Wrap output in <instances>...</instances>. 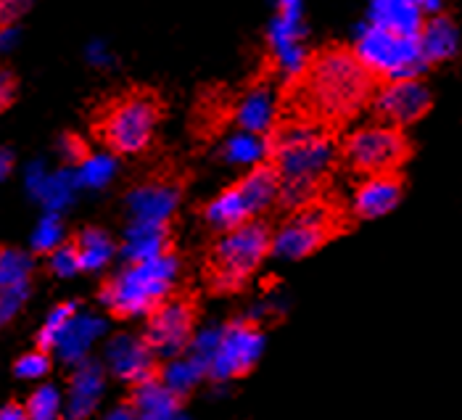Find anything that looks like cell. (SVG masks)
<instances>
[{"label": "cell", "instance_id": "obj_16", "mask_svg": "<svg viewBox=\"0 0 462 420\" xmlns=\"http://www.w3.org/2000/svg\"><path fill=\"white\" fill-rule=\"evenodd\" d=\"M367 27L383 30L389 35L418 40L426 24V14L415 0H381L367 8Z\"/></svg>", "mask_w": 462, "mask_h": 420}, {"label": "cell", "instance_id": "obj_8", "mask_svg": "<svg viewBox=\"0 0 462 420\" xmlns=\"http://www.w3.org/2000/svg\"><path fill=\"white\" fill-rule=\"evenodd\" d=\"M355 56L375 79H386V82L418 79V74L426 70L418 40L389 35L375 27H365L359 33Z\"/></svg>", "mask_w": 462, "mask_h": 420}, {"label": "cell", "instance_id": "obj_20", "mask_svg": "<svg viewBox=\"0 0 462 420\" xmlns=\"http://www.w3.org/2000/svg\"><path fill=\"white\" fill-rule=\"evenodd\" d=\"M246 210H249V217H256L262 211L273 210L278 204V193H281V182H278V175L275 170L262 162L251 170L249 175H244L238 182H236Z\"/></svg>", "mask_w": 462, "mask_h": 420}, {"label": "cell", "instance_id": "obj_5", "mask_svg": "<svg viewBox=\"0 0 462 420\" xmlns=\"http://www.w3.org/2000/svg\"><path fill=\"white\" fill-rule=\"evenodd\" d=\"M273 244L267 222L249 219L236 230L222 233L207 254V283L214 294H236L264 262Z\"/></svg>", "mask_w": 462, "mask_h": 420}, {"label": "cell", "instance_id": "obj_18", "mask_svg": "<svg viewBox=\"0 0 462 420\" xmlns=\"http://www.w3.org/2000/svg\"><path fill=\"white\" fill-rule=\"evenodd\" d=\"M27 188L32 191L37 201L51 210L48 214H56L59 210H64L74 199V191L79 188L77 185V177L69 170H61L56 175H48L40 164H32L27 170Z\"/></svg>", "mask_w": 462, "mask_h": 420}, {"label": "cell", "instance_id": "obj_19", "mask_svg": "<svg viewBox=\"0 0 462 420\" xmlns=\"http://www.w3.org/2000/svg\"><path fill=\"white\" fill-rule=\"evenodd\" d=\"M106 333V320L96 315H74L61 339L56 341L53 351L67 362V365H79L85 362L88 350L98 341V336Z\"/></svg>", "mask_w": 462, "mask_h": 420}, {"label": "cell", "instance_id": "obj_17", "mask_svg": "<svg viewBox=\"0 0 462 420\" xmlns=\"http://www.w3.org/2000/svg\"><path fill=\"white\" fill-rule=\"evenodd\" d=\"M104 386H106V373L98 362L85 359L77 365V370L71 373L69 384V405L67 413L61 415L64 420H85L90 418L104 397Z\"/></svg>", "mask_w": 462, "mask_h": 420}, {"label": "cell", "instance_id": "obj_11", "mask_svg": "<svg viewBox=\"0 0 462 420\" xmlns=\"http://www.w3.org/2000/svg\"><path fill=\"white\" fill-rule=\"evenodd\" d=\"M370 104L386 127L402 130L404 125H412L426 117L433 106V96L420 79H393L375 88Z\"/></svg>", "mask_w": 462, "mask_h": 420}, {"label": "cell", "instance_id": "obj_32", "mask_svg": "<svg viewBox=\"0 0 462 420\" xmlns=\"http://www.w3.org/2000/svg\"><path fill=\"white\" fill-rule=\"evenodd\" d=\"M48 370H51V354H45V351L40 350L27 351V354L19 357L16 365H14L16 378H27V381H35V378L48 376Z\"/></svg>", "mask_w": 462, "mask_h": 420}, {"label": "cell", "instance_id": "obj_24", "mask_svg": "<svg viewBox=\"0 0 462 420\" xmlns=\"http://www.w3.org/2000/svg\"><path fill=\"white\" fill-rule=\"evenodd\" d=\"M71 244H74V251H77L79 270H90V273L104 270L108 259L114 257V241L101 228H85Z\"/></svg>", "mask_w": 462, "mask_h": 420}, {"label": "cell", "instance_id": "obj_28", "mask_svg": "<svg viewBox=\"0 0 462 420\" xmlns=\"http://www.w3.org/2000/svg\"><path fill=\"white\" fill-rule=\"evenodd\" d=\"M74 315H77V304L74 302H64V304L53 307L48 313V320L42 322L40 333H37V350L51 354L53 347H56V341L61 339V333L67 331V325L74 320Z\"/></svg>", "mask_w": 462, "mask_h": 420}, {"label": "cell", "instance_id": "obj_25", "mask_svg": "<svg viewBox=\"0 0 462 420\" xmlns=\"http://www.w3.org/2000/svg\"><path fill=\"white\" fill-rule=\"evenodd\" d=\"M201 378H207L204 368L199 362H193L190 357H180V359H172L170 365H164L159 370V381L167 386L180 402L199 386Z\"/></svg>", "mask_w": 462, "mask_h": 420}, {"label": "cell", "instance_id": "obj_34", "mask_svg": "<svg viewBox=\"0 0 462 420\" xmlns=\"http://www.w3.org/2000/svg\"><path fill=\"white\" fill-rule=\"evenodd\" d=\"M53 275L59 278H69L79 270V262H77V251H74V244L71 241H64L59 248L51 251V259H48Z\"/></svg>", "mask_w": 462, "mask_h": 420}, {"label": "cell", "instance_id": "obj_15", "mask_svg": "<svg viewBox=\"0 0 462 420\" xmlns=\"http://www.w3.org/2000/svg\"><path fill=\"white\" fill-rule=\"evenodd\" d=\"M402 191H404V180H402L399 173L362 177V182L356 185L355 191L352 214H355L356 219L383 217V214H389L402 201Z\"/></svg>", "mask_w": 462, "mask_h": 420}, {"label": "cell", "instance_id": "obj_2", "mask_svg": "<svg viewBox=\"0 0 462 420\" xmlns=\"http://www.w3.org/2000/svg\"><path fill=\"white\" fill-rule=\"evenodd\" d=\"M264 143L267 164L281 182L278 204L283 210H301L322 199V191L338 164L336 133L296 119H278Z\"/></svg>", "mask_w": 462, "mask_h": 420}, {"label": "cell", "instance_id": "obj_10", "mask_svg": "<svg viewBox=\"0 0 462 420\" xmlns=\"http://www.w3.org/2000/svg\"><path fill=\"white\" fill-rule=\"evenodd\" d=\"M193 322H196V299L190 294L167 299L148 315L143 344L156 359L178 357L193 336Z\"/></svg>", "mask_w": 462, "mask_h": 420}, {"label": "cell", "instance_id": "obj_31", "mask_svg": "<svg viewBox=\"0 0 462 420\" xmlns=\"http://www.w3.org/2000/svg\"><path fill=\"white\" fill-rule=\"evenodd\" d=\"M61 244H64V225H61L59 214H45L32 233V248L40 254H48Z\"/></svg>", "mask_w": 462, "mask_h": 420}, {"label": "cell", "instance_id": "obj_22", "mask_svg": "<svg viewBox=\"0 0 462 420\" xmlns=\"http://www.w3.org/2000/svg\"><path fill=\"white\" fill-rule=\"evenodd\" d=\"M141 420H170L180 413V399L156 378L133 386L130 402H127Z\"/></svg>", "mask_w": 462, "mask_h": 420}, {"label": "cell", "instance_id": "obj_3", "mask_svg": "<svg viewBox=\"0 0 462 420\" xmlns=\"http://www.w3.org/2000/svg\"><path fill=\"white\" fill-rule=\"evenodd\" d=\"M180 273V259L175 251H167L148 262H133L114 278L101 285V304L114 317L151 315L162 302L170 299Z\"/></svg>", "mask_w": 462, "mask_h": 420}, {"label": "cell", "instance_id": "obj_38", "mask_svg": "<svg viewBox=\"0 0 462 420\" xmlns=\"http://www.w3.org/2000/svg\"><path fill=\"white\" fill-rule=\"evenodd\" d=\"M106 420H141L138 418V413L125 402V405H119V407H114L111 413L106 415Z\"/></svg>", "mask_w": 462, "mask_h": 420}, {"label": "cell", "instance_id": "obj_13", "mask_svg": "<svg viewBox=\"0 0 462 420\" xmlns=\"http://www.w3.org/2000/svg\"><path fill=\"white\" fill-rule=\"evenodd\" d=\"M106 362L119 381L133 386L159 376V359L143 344V339H135L130 333H119L111 339V344L106 347Z\"/></svg>", "mask_w": 462, "mask_h": 420}, {"label": "cell", "instance_id": "obj_29", "mask_svg": "<svg viewBox=\"0 0 462 420\" xmlns=\"http://www.w3.org/2000/svg\"><path fill=\"white\" fill-rule=\"evenodd\" d=\"M116 173V162L108 154H90L74 173L79 188H104Z\"/></svg>", "mask_w": 462, "mask_h": 420}, {"label": "cell", "instance_id": "obj_26", "mask_svg": "<svg viewBox=\"0 0 462 420\" xmlns=\"http://www.w3.org/2000/svg\"><path fill=\"white\" fill-rule=\"evenodd\" d=\"M32 270H35V262H32V257L27 251L0 246V288L30 283Z\"/></svg>", "mask_w": 462, "mask_h": 420}, {"label": "cell", "instance_id": "obj_39", "mask_svg": "<svg viewBox=\"0 0 462 420\" xmlns=\"http://www.w3.org/2000/svg\"><path fill=\"white\" fill-rule=\"evenodd\" d=\"M11 170H14V154L0 148V180H5V177L11 175Z\"/></svg>", "mask_w": 462, "mask_h": 420}, {"label": "cell", "instance_id": "obj_35", "mask_svg": "<svg viewBox=\"0 0 462 420\" xmlns=\"http://www.w3.org/2000/svg\"><path fill=\"white\" fill-rule=\"evenodd\" d=\"M61 154L67 159V164H82L90 154H88V145L77 135H64L61 138Z\"/></svg>", "mask_w": 462, "mask_h": 420}, {"label": "cell", "instance_id": "obj_36", "mask_svg": "<svg viewBox=\"0 0 462 420\" xmlns=\"http://www.w3.org/2000/svg\"><path fill=\"white\" fill-rule=\"evenodd\" d=\"M14 96H16V79H14V74L0 70V111L14 101Z\"/></svg>", "mask_w": 462, "mask_h": 420}, {"label": "cell", "instance_id": "obj_21", "mask_svg": "<svg viewBox=\"0 0 462 420\" xmlns=\"http://www.w3.org/2000/svg\"><path fill=\"white\" fill-rule=\"evenodd\" d=\"M457 27L449 16L439 14V16H430L426 19L420 35H418V48H420V56H423V64H441L447 59H452L457 53Z\"/></svg>", "mask_w": 462, "mask_h": 420}, {"label": "cell", "instance_id": "obj_23", "mask_svg": "<svg viewBox=\"0 0 462 420\" xmlns=\"http://www.w3.org/2000/svg\"><path fill=\"white\" fill-rule=\"evenodd\" d=\"M201 217L207 219V225L217 228L219 233H227V230H236L241 228L244 222H249V210L238 193L236 185H230L227 191H222L217 199H212L204 210H201Z\"/></svg>", "mask_w": 462, "mask_h": 420}, {"label": "cell", "instance_id": "obj_9", "mask_svg": "<svg viewBox=\"0 0 462 420\" xmlns=\"http://www.w3.org/2000/svg\"><path fill=\"white\" fill-rule=\"evenodd\" d=\"M264 350V336L254 320H233L219 328V344L207 376L212 381H230L246 376Z\"/></svg>", "mask_w": 462, "mask_h": 420}, {"label": "cell", "instance_id": "obj_7", "mask_svg": "<svg viewBox=\"0 0 462 420\" xmlns=\"http://www.w3.org/2000/svg\"><path fill=\"white\" fill-rule=\"evenodd\" d=\"M412 145L402 130L386 125L362 127L338 143V162L359 177L392 175L410 159Z\"/></svg>", "mask_w": 462, "mask_h": 420}, {"label": "cell", "instance_id": "obj_14", "mask_svg": "<svg viewBox=\"0 0 462 420\" xmlns=\"http://www.w3.org/2000/svg\"><path fill=\"white\" fill-rule=\"evenodd\" d=\"M278 98L281 96L273 93V85L259 79V82L251 85L246 93L238 96V101L230 108V119L238 125L241 133L262 138L278 122Z\"/></svg>", "mask_w": 462, "mask_h": 420}, {"label": "cell", "instance_id": "obj_27", "mask_svg": "<svg viewBox=\"0 0 462 420\" xmlns=\"http://www.w3.org/2000/svg\"><path fill=\"white\" fill-rule=\"evenodd\" d=\"M222 156L230 164H262V159L267 156V143L259 135L238 133L225 143Z\"/></svg>", "mask_w": 462, "mask_h": 420}, {"label": "cell", "instance_id": "obj_12", "mask_svg": "<svg viewBox=\"0 0 462 420\" xmlns=\"http://www.w3.org/2000/svg\"><path fill=\"white\" fill-rule=\"evenodd\" d=\"M182 196V185L175 177L156 175L138 185L127 196L130 207V225L138 228H170V217L175 214Z\"/></svg>", "mask_w": 462, "mask_h": 420}, {"label": "cell", "instance_id": "obj_33", "mask_svg": "<svg viewBox=\"0 0 462 420\" xmlns=\"http://www.w3.org/2000/svg\"><path fill=\"white\" fill-rule=\"evenodd\" d=\"M30 296V283H19L11 288H0V325H5L11 317L19 313V307Z\"/></svg>", "mask_w": 462, "mask_h": 420}, {"label": "cell", "instance_id": "obj_30", "mask_svg": "<svg viewBox=\"0 0 462 420\" xmlns=\"http://www.w3.org/2000/svg\"><path fill=\"white\" fill-rule=\"evenodd\" d=\"M27 420H61V394L56 386H40L27 399Z\"/></svg>", "mask_w": 462, "mask_h": 420}, {"label": "cell", "instance_id": "obj_6", "mask_svg": "<svg viewBox=\"0 0 462 420\" xmlns=\"http://www.w3.org/2000/svg\"><path fill=\"white\" fill-rule=\"evenodd\" d=\"M346 230H349V219L344 207L318 199L301 210L288 211L278 233H273L270 254L283 259H304Z\"/></svg>", "mask_w": 462, "mask_h": 420}, {"label": "cell", "instance_id": "obj_37", "mask_svg": "<svg viewBox=\"0 0 462 420\" xmlns=\"http://www.w3.org/2000/svg\"><path fill=\"white\" fill-rule=\"evenodd\" d=\"M0 420H27V410H24V405L8 402L0 407Z\"/></svg>", "mask_w": 462, "mask_h": 420}, {"label": "cell", "instance_id": "obj_4", "mask_svg": "<svg viewBox=\"0 0 462 420\" xmlns=\"http://www.w3.org/2000/svg\"><path fill=\"white\" fill-rule=\"evenodd\" d=\"M164 106L153 90L135 88L122 96H114L111 101L98 108L96 114V135L104 140L114 154L130 156L141 154L151 145L153 133L162 122Z\"/></svg>", "mask_w": 462, "mask_h": 420}, {"label": "cell", "instance_id": "obj_40", "mask_svg": "<svg viewBox=\"0 0 462 420\" xmlns=\"http://www.w3.org/2000/svg\"><path fill=\"white\" fill-rule=\"evenodd\" d=\"M170 420H188V418H185V415H180V413H178L175 418H170Z\"/></svg>", "mask_w": 462, "mask_h": 420}, {"label": "cell", "instance_id": "obj_1", "mask_svg": "<svg viewBox=\"0 0 462 420\" xmlns=\"http://www.w3.org/2000/svg\"><path fill=\"white\" fill-rule=\"evenodd\" d=\"M375 82L352 48L328 45L310 53L304 70L285 82L278 93V119H296L336 133V127L370 104Z\"/></svg>", "mask_w": 462, "mask_h": 420}]
</instances>
